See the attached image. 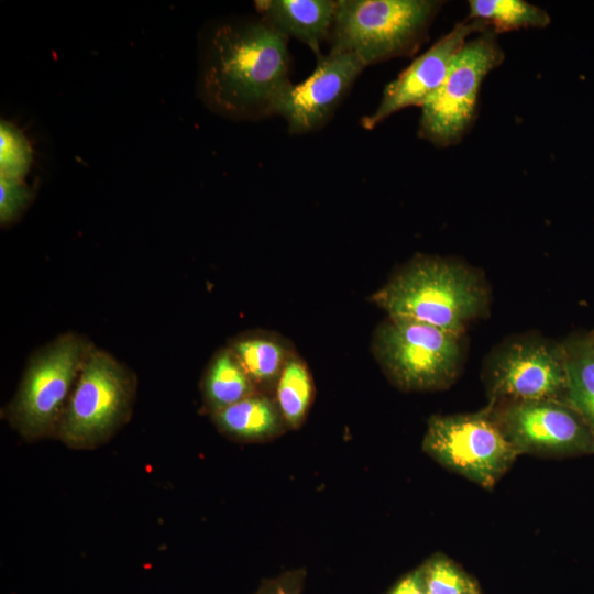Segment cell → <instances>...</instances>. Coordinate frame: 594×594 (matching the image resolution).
<instances>
[{
  "instance_id": "cell-1",
  "label": "cell",
  "mask_w": 594,
  "mask_h": 594,
  "mask_svg": "<svg viewBox=\"0 0 594 594\" xmlns=\"http://www.w3.org/2000/svg\"><path fill=\"white\" fill-rule=\"evenodd\" d=\"M288 40L262 18L209 22L198 46L197 94L216 114L232 121L276 116L293 85Z\"/></svg>"
},
{
  "instance_id": "cell-2",
  "label": "cell",
  "mask_w": 594,
  "mask_h": 594,
  "mask_svg": "<svg viewBox=\"0 0 594 594\" xmlns=\"http://www.w3.org/2000/svg\"><path fill=\"white\" fill-rule=\"evenodd\" d=\"M371 300L389 318L414 320L463 334L488 311L483 276L454 258L417 255L397 271Z\"/></svg>"
},
{
  "instance_id": "cell-3",
  "label": "cell",
  "mask_w": 594,
  "mask_h": 594,
  "mask_svg": "<svg viewBox=\"0 0 594 594\" xmlns=\"http://www.w3.org/2000/svg\"><path fill=\"white\" fill-rule=\"evenodd\" d=\"M446 1L337 0L330 51L356 54L366 67L415 55Z\"/></svg>"
},
{
  "instance_id": "cell-4",
  "label": "cell",
  "mask_w": 594,
  "mask_h": 594,
  "mask_svg": "<svg viewBox=\"0 0 594 594\" xmlns=\"http://www.w3.org/2000/svg\"><path fill=\"white\" fill-rule=\"evenodd\" d=\"M372 352L399 389L438 391L452 384L459 373L462 334L387 317L374 331Z\"/></svg>"
},
{
  "instance_id": "cell-5",
  "label": "cell",
  "mask_w": 594,
  "mask_h": 594,
  "mask_svg": "<svg viewBox=\"0 0 594 594\" xmlns=\"http://www.w3.org/2000/svg\"><path fill=\"white\" fill-rule=\"evenodd\" d=\"M488 29L472 36L454 57L440 87L421 107L418 136L437 147L459 144L477 118L480 88L505 52Z\"/></svg>"
},
{
  "instance_id": "cell-6",
  "label": "cell",
  "mask_w": 594,
  "mask_h": 594,
  "mask_svg": "<svg viewBox=\"0 0 594 594\" xmlns=\"http://www.w3.org/2000/svg\"><path fill=\"white\" fill-rule=\"evenodd\" d=\"M422 449L446 469L492 488L519 455L488 407L472 414L432 416Z\"/></svg>"
},
{
  "instance_id": "cell-7",
  "label": "cell",
  "mask_w": 594,
  "mask_h": 594,
  "mask_svg": "<svg viewBox=\"0 0 594 594\" xmlns=\"http://www.w3.org/2000/svg\"><path fill=\"white\" fill-rule=\"evenodd\" d=\"M133 397L128 372L105 352L89 351L58 427L70 448H94L127 419Z\"/></svg>"
},
{
  "instance_id": "cell-8",
  "label": "cell",
  "mask_w": 594,
  "mask_h": 594,
  "mask_svg": "<svg viewBox=\"0 0 594 594\" xmlns=\"http://www.w3.org/2000/svg\"><path fill=\"white\" fill-rule=\"evenodd\" d=\"M89 351L82 339L67 334L31 361L8 408L9 420L25 439L43 438L58 430L66 398Z\"/></svg>"
},
{
  "instance_id": "cell-9",
  "label": "cell",
  "mask_w": 594,
  "mask_h": 594,
  "mask_svg": "<svg viewBox=\"0 0 594 594\" xmlns=\"http://www.w3.org/2000/svg\"><path fill=\"white\" fill-rule=\"evenodd\" d=\"M483 378L490 404L566 403L564 345L536 334L506 340L486 358Z\"/></svg>"
},
{
  "instance_id": "cell-10",
  "label": "cell",
  "mask_w": 594,
  "mask_h": 594,
  "mask_svg": "<svg viewBox=\"0 0 594 594\" xmlns=\"http://www.w3.org/2000/svg\"><path fill=\"white\" fill-rule=\"evenodd\" d=\"M518 454L570 457L594 453V435L566 403L531 400L488 404Z\"/></svg>"
},
{
  "instance_id": "cell-11",
  "label": "cell",
  "mask_w": 594,
  "mask_h": 594,
  "mask_svg": "<svg viewBox=\"0 0 594 594\" xmlns=\"http://www.w3.org/2000/svg\"><path fill=\"white\" fill-rule=\"evenodd\" d=\"M366 68L354 53L330 51L317 59L311 75L293 84L280 98L276 116L287 123L290 134L322 129Z\"/></svg>"
},
{
  "instance_id": "cell-12",
  "label": "cell",
  "mask_w": 594,
  "mask_h": 594,
  "mask_svg": "<svg viewBox=\"0 0 594 594\" xmlns=\"http://www.w3.org/2000/svg\"><path fill=\"white\" fill-rule=\"evenodd\" d=\"M490 26L479 20L466 19L415 58L408 67L388 82L375 110L363 117L361 124L372 130L391 116L409 107H422L443 82L450 66L464 44Z\"/></svg>"
},
{
  "instance_id": "cell-13",
  "label": "cell",
  "mask_w": 594,
  "mask_h": 594,
  "mask_svg": "<svg viewBox=\"0 0 594 594\" xmlns=\"http://www.w3.org/2000/svg\"><path fill=\"white\" fill-rule=\"evenodd\" d=\"M260 16L287 40L307 45L318 59L321 45L329 42L337 0H257Z\"/></svg>"
},
{
  "instance_id": "cell-14",
  "label": "cell",
  "mask_w": 594,
  "mask_h": 594,
  "mask_svg": "<svg viewBox=\"0 0 594 594\" xmlns=\"http://www.w3.org/2000/svg\"><path fill=\"white\" fill-rule=\"evenodd\" d=\"M213 420L226 435L249 441L276 437L287 426L277 404L258 394L213 413Z\"/></svg>"
},
{
  "instance_id": "cell-15",
  "label": "cell",
  "mask_w": 594,
  "mask_h": 594,
  "mask_svg": "<svg viewBox=\"0 0 594 594\" xmlns=\"http://www.w3.org/2000/svg\"><path fill=\"white\" fill-rule=\"evenodd\" d=\"M566 370V404L594 435V336L563 344Z\"/></svg>"
},
{
  "instance_id": "cell-16",
  "label": "cell",
  "mask_w": 594,
  "mask_h": 594,
  "mask_svg": "<svg viewBox=\"0 0 594 594\" xmlns=\"http://www.w3.org/2000/svg\"><path fill=\"white\" fill-rule=\"evenodd\" d=\"M256 394V386L237 355L228 348L218 352L204 380V396L212 413Z\"/></svg>"
},
{
  "instance_id": "cell-17",
  "label": "cell",
  "mask_w": 594,
  "mask_h": 594,
  "mask_svg": "<svg viewBox=\"0 0 594 594\" xmlns=\"http://www.w3.org/2000/svg\"><path fill=\"white\" fill-rule=\"evenodd\" d=\"M230 349L256 387L277 384L284 365L293 353L280 340L262 334L238 339Z\"/></svg>"
},
{
  "instance_id": "cell-18",
  "label": "cell",
  "mask_w": 594,
  "mask_h": 594,
  "mask_svg": "<svg viewBox=\"0 0 594 594\" xmlns=\"http://www.w3.org/2000/svg\"><path fill=\"white\" fill-rule=\"evenodd\" d=\"M468 3V19L484 22L496 34L543 29L551 22L547 11L524 0H470Z\"/></svg>"
},
{
  "instance_id": "cell-19",
  "label": "cell",
  "mask_w": 594,
  "mask_h": 594,
  "mask_svg": "<svg viewBox=\"0 0 594 594\" xmlns=\"http://www.w3.org/2000/svg\"><path fill=\"white\" fill-rule=\"evenodd\" d=\"M312 396L314 385L309 370L293 352L276 384V404L289 428L296 429L301 426Z\"/></svg>"
},
{
  "instance_id": "cell-20",
  "label": "cell",
  "mask_w": 594,
  "mask_h": 594,
  "mask_svg": "<svg viewBox=\"0 0 594 594\" xmlns=\"http://www.w3.org/2000/svg\"><path fill=\"white\" fill-rule=\"evenodd\" d=\"M420 570L427 594H481L477 582L442 553L433 554Z\"/></svg>"
},
{
  "instance_id": "cell-21",
  "label": "cell",
  "mask_w": 594,
  "mask_h": 594,
  "mask_svg": "<svg viewBox=\"0 0 594 594\" xmlns=\"http://www.w3.org/2000/svg\"><path fill=\"white\" fill-rule=\"evenodd\" d=\"M14 131L3 127L1 130V177L22 180L30 165V150Z\"/></svg>"
},
{
  "instance_id": "cell-22",
  "label": "cell",
  "mask_w": 594,
  "mask_h": 594,
  "mask_svg": "<svg viewBox=\"0 0 594 594\" xmlns=\"http://www.w3.org/2000/svg\"><path fill=\"white\" fill-rule=\"evenodd\" d=\"M1 223L12 221L31 199L30 189L22 180L1 177L0 184Z\"/></svg>"
},
{
  "instance_id": "cell-23",
  "label": "cell",
  "mask_w": 594,
  "mask_h": 594,
  "mask_svg": "<svg viewBox=\"0 0 594 594\" xmlns=\"http://www.w3.org/2000/svg\"><path fill=\"white\" fill-rule=\"evenodd\" d=\"M306 578L302 569L287 571L274 579L264 580L255 594H301Z\"/></svg>"
},
{
  "instance_id": "cell-24",
  "label": "cell",
  "mask_w": 594,
  "mask_h": 594,
  "mask_svg": "<svg viewBox=\"0 0 594 594\" xmlns=\"http://www.w3.org/2000/svg\"><path fill=\"white\" fill-rule=\"evenodd\" d=\"M387 594H427L420 566L402 578Z\"/></svg>"
}]
</instances>
